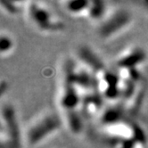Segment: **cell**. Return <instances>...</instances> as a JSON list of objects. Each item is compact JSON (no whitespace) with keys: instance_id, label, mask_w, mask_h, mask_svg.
Here are the masks:
<instances>
[{"instance_id":"1","label":"cell","mask_w":148,"mask_h":148,"mask_svg":"<svg viewBox=\"0 0 148 148\" xmlns=\"http://www.w3.org/2000/svg\"><path fill=\"white\" fill-rule=\"evenodd\" d=\"M63 125L62 116L48 111L31 121L23 131V142L30 147L37 146L57 133Z\"/></svg>"},{"instance_id":"2","label":"cell","mask_w":148,"mask_h":148,"mask_svg":"<svg viewBox=\"0 0 148 148\" xmlns=\"http://www.w3.org/2000/svg\"><path fill=\"white\" fill-rule=\"evenodd\" d=\"M0 124V148H22L23 132L20 128L15 109L11 103L2 104Z\"/></svg>"},{"instance_id":"3","label":"cell","mask_w":148,"mask_h":148,"mask_svg":"<svg viewBox=\"0 0 148 148\" xmlns=\"http://www.w3.org/2000/svg\"><path fill=\"white\" fill-rule=\"evenodd\" d=\"M25 11L29 22L42 32L56 33L65 28L64 23L43 3L27 2L25 3Z\"/></svg>"},{"instance_id":"4","label":"cell","mask_w":148,"mask_h":148,"mask_svg":"<svg viewBox=\"0 0 148 148\" xmlns=\"http://www.w3.org/2000/svg\"><path fill=\"white\" fill-rule=\"evenodd\" d=\"M132 14L127 8L120 7L109 11L98 26L97 32L103 39L112 38L121 33L132 23Z\"/></svg>"},{"instance_id":"5","label":"cell","mask_w":148,"mask_h":148,"mask_svg":"<svg viewBox=\"0 0 148 148\" xmlns=\"http://www.w3.org/2000/svg\"><path fill=\"white\" fill-rule=\"evenodd\" d=\"M147 59V54L140 47H131L123 51L116 61V64L120 69L138 70Z\"/></svg>"},{"instance_id":"6","label":"cell","mask_w":148,"mask_h":148,"mask_svg":"<svg viewBox=\"0 0 148 148\" xmlns=\"http://www.w3.org/2000/svg\"><path fill=\"white\" fill-rule=\"evenodd\" d=\"M78 55L82 65L93 73L96 79L108 71L101 58L90 47L87 46L81 47L78 51Z\"/></svg>"},{"instance_id":"7","label":"cell","mask_w":148,"mask_h":148,"mask_svg":"<svg viewBox=\"0 0 148 148\" xmlns=\"http://www.w3.org/2000/svg\"><path fill=\"white\" fill-rule=\"evenodd\" d=\"M62 119L63 125L74 135H79L83 131L84 124L82 112L80 110H74L68 112H62Z\"/></svg>"},{"instance_id":"8","label":"cell","mask_w":148,"mask_h":148,"mask_svg":"<svg viewBox=\"0 0 148 148\" xmlns=\"http://www.w3.org/2000/svg\"><path fill=\"white\" fill-rule=\"evenodd\" d=\"M64 11L70 15L77 17H87L89 8L90 1L86 0H72V1H63L61 3Z\"/></svg>"},{"instance_id":"9","label":"cell","mask_w":148,"mask_h":148,"mask_svg":"<svg viewBox=\"0 0 148 148\" xmlns=\"http://www.w3.org/2000/svg\"><path fill=\"white\" fill-rule=\"evenodd\" d=\"M108 12L109 11L107 10L106 3L101 1V0H93V1H90L87 18L101 22L106 16Z\"/></svg>"},{"instance_id":"10","label":"cell","mask_w":148,"mask_h":148,"mask_svg":"<svg viewBox=\"0 0 148 148\" xmlns=\"http://www.w3.org/2000/svg\"><path fill=\"white\" fill-rule=\"evenodd\" d=\"M25 3H22L19 1H5V0H1L0 5L4 11L10 14V15H17L23 11V9H25V5L23 6Z\"/></svg>"},{"instance_id":"11","label":"cell","mask_w":148,"mask_h":148,"mask_svg":"<svg viewBox=\"0 0 148 148\" xmlns=\"http://www.w3.org/2000/svg\"><path fill=\"white\" fill-rule=\"evenodd\" d=\"M14 48V39L8 34L1 33L0 36V53L1 56H5L9 55Z\"/></svg>"}]
</instances>
